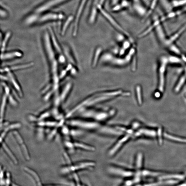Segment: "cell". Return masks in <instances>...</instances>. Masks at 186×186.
Listing matches in <instances>:
<instances>
[{"label": "cell", "mask_w": 186, "mask_h": 186, "mask_svg": "<svg viewBox=\"0 0 186 186\" xmlns=\"http://www.w3.org/2000/svg\"><path fill=\"white\" fill-rule=\"evenodd\" d=\"M65 18L63 13L48 11L40 13L32 12L26 17L23 21L26 25H32L61 21L65 20Z\"/></svg>", "instance_id": "obj_1"}, {"label": "cell", "mask_w": 186, "mask_h": 186, "mask_svg": "<svg viewBox=\"0 0 186 186\" xmlns=\"http://www.w3.org/2000/svg\"><path fill=\"white\" fill-rule=\"evenodd\" d=\"M140 124L137 121L132 123L129 128L119 137V139L114 143L108 150V154L110 157H113L120 151L124 145L133 138L135 130L139 127Z\"/></svg>", "instance_id": "obj_2"}, {"label": "cell", "mask_w": 186, "mask_h": 186, "mask_svg": "<svg viewBox=\"0 0 186 186\" xmlns=\"http://www.w3.org/2000/svg\"><path fill=\"white\" fill-rule=\"evenodd\" d=\"M69 125L81 130L94 132L102 135L105 124L98 122L85 119H73L67 121Z\"/></svg>", "instance_id": "obj_3"}, {"label": "cell", "mask_w": 186, "mask_h": 186, "mask_svg": "<svg viewBox=\"0 0 186 186\" xmlns=\"http://www.w3.org/2000/svg\"><path fill=\"white\" fill-rule=\"evenodd\" d=\"M96 163L95 161L85 160L78 162L74 164H69L67 166L61 168V173L64 175L75 173L76 172L84 170H91L95 167Z\"/></svg>", "instance_id": "obj_4"}, {"label": "cell", "mask_w": 186, "mask_h": 186, "mask_svg": "<svg viewBox=\"0 0 186 186\" xmlns=\"http://www.w3.org/2000/svg\"><path fill=\"white\" fill-rule=\"evenodd\" d=\"M115 113L113 110L109 111L90 110L85 111L83 116L86 119L104 123L113 118Z\"/></svg>", "instance_id": "obj_5"}, {"label": "cell", "mask_w": 186, "mask_h": 186, "mask_svg": "<svg viewBox=\"0 0 186 186\" xmlns=\"http://www.w3.org/2000/svg\"><path fill=\"white\" fill-rule=\"evenodd\" d=\"M107 171L112 175L126 179L132 178L135 174L134 171L114 165L108 166Z\"/></svg>", "instance_id": "obj_6"}, {"label": "cell", "mask_w": 186, "mask_h": 186, "mask_svg": "<svg viewBox=\"0 0 186 186\" xmlns=\"http://www.w3.org/2000/svg\"><path fill=\"white\" fill-rule=\"evenodd\" d=\"M98 10L106 20L117 31H118L121 34L125 35L126 36H129V34L128 33L126 32L119 24L115 19L102 8V6L100 4L98 5Z\"/></svg>", "instance_id": "obj_7"}, {"label": "cell", "mask_w": 186, "mask_h": 186, "mask_svg": "<svg viewBox=\"0 0 186 186\" xmlns=\"http://www.w3.org/2000/svg\"><path fill=\"white\" fill-rule=\"evenodd\" d=\"M69 1L70 0H47L37 7L32 12L37 13L44 12Z\"/></svg>", "instance_id": "obj_8"}, {"label": "cell", "mask_w": 186, "mask_h": 186, "mask_svg": "<svg viewBox=\"0 0 186 186\" xmlns=\"http://www.w3.org/2000/svg\"><path fill=\"white\" fill-rule=\"evenodd\" d=\"M88 1V0H81L78 7L73 21V35L74 36H76L77 34L81 18Z\"/></svg>", "instance_id": "obj_9"}, {"label": "cell", "mask_w": 186, "mask_h": 186, "mask_svg": "<svg viewBox=\"0 0 186 186\" xmlns=\"http://www.w3.org/2000/svg\"><path fill=\"white\" fill-rule=\"evenodd\" d=\"M168 62V59L166 57L163 56L161 57L159 70V89L161 92H163L164 90L166 68Z\"/></svg>", "instance_id": "obj_10"}, {"label": "cell", "mask_w": 186, "mask_h": 186, "mask_svg": "<svg viewBox=\"0 0 186 186\" xmlns=\"http://www.w3.org/2000/svg\"><path fill=\"white\" fill-rule=\"evenodd\" d=\"M13 134L16 141L20 145L24 157L26 160H29L30 157L29 153L21 136L18 132L16 131H14L13 132Z\"/></svg>", "instance_id": "obj_11"}, {"label": "cell", "mask_w": 186, "mask_h": 186, "mask_svg": "<svg viewBox=\"0 0 186 186\" xmlns=\"http://www.w3.org/2000/svg\"><path fill=\"white\" fill-rule=\"evenodd\" d=\"M99 4L100 0H93L89 17V21L91 24L94 23L96 21Z\"/></svg>", "instance_id": "obj_12"}, {"label": "cell", "mask_w": 186, "mask_h": 186, "mask_svg": "<svg viewBox=\"0 0 186 186\" xmlns=\"http://www.w3.org/2000/svg\"><path fill=\"white\" fill-rule=\"evenodd\" d=\"M73 144L74 149L78 148L90 152L94 151L95 150L94 147L85 143L77 141L73 142Z\"/></svg>", "instance_id": "obj_13"}, {"label": "cell", "mask_w": 186, "mask_h": 186, "mask_svg": "<svg viewBox=\"0 0 186 186\" xmlns=\"http://www.w3.org/2000/svg\"><path fill=\"white\" fill-rule=\"evenodd\" d=\"M21 127V124L20 123H14L9 125L4 129L3 132L1 133V142H2L4 138L5 137L7 133L12 130L17 129Z\"/></svg>", "instance_id": "obj_14"}, {"label": "cell", "mask_w": 186, "mask_h": 186, "mask_svg": "<svg viewBox=\"0 0 186 186\" xmlns=\"http://www.w3.org/2000/svg\"><path fill=\"white\" fill-rule=\"evenodd\" d=\"M74 17L73 15H70L65 18V20L64 21L61 28L60 34L61 35L64 36L65 35L67 30L70 25L71 23L74 21Z\"/></svg>", "instance_id": "obj_15"}, {"label": "cell", "mask_w": 186, "mask_h": 186, "mask_svg": "<svg viewBox=\"0 0 186 186\" xmlns=\"http://www.w3.org/2000/svg\"><path fill=\"white\" fill-rule=\"evenodd\" d=\"M24 170L26 172L34 178L36 182L37 183L38 185H42V182L40 177L35 171L33 170L32 169L27 167L25 168Z\"/></svg>", "instance_id": "obj_16"}, {"label": "cell", "mask_w": 186, "mask_h": 186, "mask_svg": "<svg viewBox=\"0 0 186 186\" xmlns=\"http://www.w3.org/2000/svg\"><path fill=\"white\" fill-rule=\"evenodd\" d=\"M186 81V67L185 69L184 73L180 78V79L178 81L177 85L175 89V92L177 93L180 91L181 88L184 84Z\"/></svg>", "instance_id": "obj_17"}, {"label": "cell", "mask_w": 186, "mask_h": 186, "mask_svg": "<svg viewBox=\"0 0 186 186\" xmlns=\"http://www.w3.org/2000/svg\"><path fill=\"white\" fill-rule=\"evenodd\" d=\"M2 146L3 147L4 150H5L7 154L8 155V156L11 159L12 161L14 162V163L15 164L18 163V161L16 157L14 156V155L13 154V152H12L9 148L7 146L5 143L4 142H2Z\"/></svg>", "instance_id": "obj_18"}, {"label": "cell", "mask_w": 186, "mask_h": 186, "mask_svg": "<svg viewBox=\"0 0 186 186\" xmlns=\"http://www.w3.org/2000/svg\"><path fill=\"white\" fill-rule=\"evenodd\" d=\"M11 32H7L3 36L2 43H1V48L2 51H4L5 50L7 44H8L9 40L10 39L11 36Z\"/></svg>", "instance_id": "obj_19"}, {"label": "cell", "mask_w": 186, "mask_h": 186, "mask_svg": "<svg viewBox=\"0 0 186 186\" xmlns=\"http://www.w3.org/2000/svg\"><path fill=\"white\" fill-rule=\"evenodd\" d=\"M142 155L141 153H138L136 157L135 162V170H141L142 165Z\"/></svg>", "instance_id": "obj_20"}, {"label": "cell", "mask_w": 186, "mask_h": 186, "mask_svg": "<svg viewBox=\"0 0 186 186\" xmlns=\"http://www.w3.org/2000/svg\"><path fill=\"white\" fill-rule=\"evenodd\" d=\"M21 54L20 52L19 51H15L8 52H7V53H5V54H4L3 58H13V57H19L21 56Z\"/></svg>", "instance_id": "obj_21"}, {"label": "cell", "mask_w": 186, "mask_h": 186, "mask_svg": "<svg viewBox=\"0 0 186 186\" xmlns=\"http://www.w3.org/2000/svg\"><path fill=\"white\" fill-rule=\"evenodd\" d=\"M164 136H165V137L166 138H168V139H169L171 140H173L175 141L178 142L186 143V139L175 137V136H173L172 135L167 134V133H165V135H164Z\"/></svg>", "instance_id": "obj_22"}, {"label": "cell", "mask_w": 186, "mask_h": 186, "mask_svg": "<svg viewBox=\"0 0 186 186\" xmlns=\"http://www.w3.org/2000/svg\"><path fill=\"white\" fill-rule=\"evenodd\" d=\"M168 59L169 62H170L171 63L177 64H181L182 63V61L181 60L177 57L170 56Z\"/></svg>", "instance_id": "obj_23"}, {"label": "cell", "mask_w": 186, "mask_h": 186, "mask_svg": "<svg viewBox=\"0 0 186 186\" xmlns=\"http://www.w3.org/2000/svg\"><path fill=\"white\" fill-rule=\"evenodd\" d=\"M137 95L138 102L140 104H141L142 103L141 90L139 86H138L137 88Z\"/></svg>", "instance_id": "obj_24"}, {"label": "cell", "mask_w": 186, "mask_h": 186, "mask_svg": "<svg viewBox=\"0 0 186 186\" xmlns=\"http://www.w3.org/2000/svg\"><path fill=\"white\" fill-rule=\"evenodd\" d=\"M8 16V13L6 9L3 8H1V17L2 18H6Z\"/></svg>", "instance_id": "obj_25"}, {"label": "cell", "mask_w": 186, "mask_h": 186, "mask_svg": "<svg viewBox=\"0 0 186 186\" xmlns=\"http://www.w3.org/2000/svg\"><path fill=\"white\" fill-rule=\"evenodd\" d=\"M7 175V177L6 181V184H8V185H9V184H11L10 183H11L10 176V175H9V173H8V175Z\"/></svg>", "instance_id": "obj_26"}, {"label": "cell", "mask_w": 186, "mask_h": 186, "mask_svg": "<svg viewBox=\"0 0 186 186\" xmlns=\"http://www.w3.org/2000/svg\"><path fill=\"white\" fill-rule=\"evenodd\" d=\"M106 0H100V5L102 6V5L104 4Z\"/></svg>", "instance_id": "obj_27"}, {"label": "cell", "mask_w": 186, "mask_h": 186, "mask_svg": "<svg viewBox=\"0 0 186 186\" xmlns=\"http://www.w3.org/2000/svg\"><path fill=\"white\" fill-rule=\"evenodd\" d=\"M182 59L184 60L185 62H186V57L185 56H183Z\"/></svg>", "instance_id": "obj_28"}]
</instances>
